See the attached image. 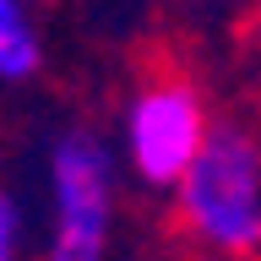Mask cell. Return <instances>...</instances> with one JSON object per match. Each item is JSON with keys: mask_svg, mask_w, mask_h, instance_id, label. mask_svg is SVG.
Returning a JSON list of instances; mask_svg holds the SVG:
<instances>
[{"mask_svg": "<svg viewBox=\"0 0 261 261\" xmlns=\"http://www.w3.org/2000/svg\"><path fill=\"white\" fill-rule=\"evenodd\" d=\"M179 223L228 261L261 250V142L234 120H212L201 152L179 174Z\"/></svg>", "mask_w": 261, "mask_h": 261, "instance_id": "6da1fadb", "label": "cell"}, {"mask_svg": "<svg viewBox=\"0 0 261 261\" xmlns=\"http://www.w3.org/2000/svg\"><path fill=\"white\" fill-rule=\"evenodd\" d=\"M49 191H55V234L44 261H103L114 228V163L98 136L65 130L49 152Z\"/></svg>", "mask_w": 261, "mask_h": 261, "instance_id": "7a4b0ae2", "label": "cell"}, {"mask_svg": "<svg viewBox=\"0 0 261 261\" xmlns=\"http://www.w3.org/2000/svg\"><path fill=\"white\" fill-rule=\"evenodd\" d=\"M207 103L185 76H152L125 109V158L142 185H179L207 142Z\"/></svg>", "mask_w": 261, "mask_h": 261, "instance_id": "3957f363", "label": "cell"}, {"mask_svg": "<svg viewBox=\"0 0 261 261\" xmlns=\"http://www.w3.org/2000/svg\"><path fill=\"white\" fill-rule=\"evenodd\" d=\"M44 65V44L22 0H0V82H28Z\"/></svg>", "mask_w": 261, "mask_h": 261, "instance_id": "277c9868", "label": "cell"}, {"mask_svg": "<svg viewBox=\"0 0 261 261\" xmlns=\"http://www.w3.org/2000/svg\"><path fill=\"white\" fill-rule=\"evenodd\" d=\"M22 250V218H16V201L0 191V261H16Z\"/></svg>", "mask_w": 261, "mask_h": 261, "instance_id": "5b68a950", "label": "cell"}]
</instances>
